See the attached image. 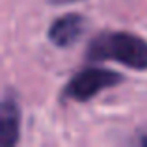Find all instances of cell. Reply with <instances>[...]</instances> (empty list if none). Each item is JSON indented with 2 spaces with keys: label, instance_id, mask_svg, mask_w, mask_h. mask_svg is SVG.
<instances>
[{
  "label": "cell",
  "instance_id": "6da1fadb",
  "mask_svg": "<svg viewBox=\"0 0 147 147\" xmlns=\"http://www.w3.org/2000/svg\"><path fill=\"white\" fill-rule=\"evenodd\" d=\"M91 61H117L129 69L147 71V41L130 32H100L86 50Z\"/></svg>",
  "mask_w": 147,
  "mask_h": 147
},
{
  "label": "cell",
  "instance_id": "3957f363",
  "mask_svg": "<svg viewBox=\"0 0 147 147\" xmlns=\"http://www.w3.org/2000/svg\"><path fill=\"white\" fill-rule=\"evenodd\" d=\"M21 138V106L11 91H6L0 104V145L13 147Z\"/></svg>",
  "mask_w": 147,
  "mask_h": 147
},
{
  "label": "cell",
  "instance_id": "5b68a950",
  "mask_svg": "<svg viewBox=\"0 0 147 147\" xmlns=\"http://www.w3.org/2000/svg\"><path fill=\"white\" fill-rule=\"evenodd\" d=\"M52 4H71V2H78V0H50Z\"/></svg>",
  "mask_w": 147,
  "mask_h": 147
},
{
  "label": "cell",
  "instance_id": "277c9868",
  "mask_svg": "<svg viewBox=\"0 0 147 147\" xmlns=\"http://www.w3.org/2000/svg\"><path fill=\"white\" fill-rule=\"evenodd\" d=\"M86 30V19L78 13H67L56 19L49 28V39L60 49H67L75 45Z\"/></svg>",
  "mask_w": 147,
  "mask_h": 147
},
{
  "label": "cell",
  "instance_id": "7a4b0ae2",
  "mask_svg": "<svg viewBox=\"0 0 147 147\" xmlns=\"http://www.w3.org/2000/svg\"><path fill=\"white\" fill-rule=\"evenodd\" d=\"M121 80H123V76L115 71L100 69V67H90V69L80 71L78 75H75L69 80L63 90V97L84 102V100L93 99L102 90H108V88L119 84Z\"/></svg>",
  "mask_w": 147,
  "mask_h": 147
}]
</instances>
